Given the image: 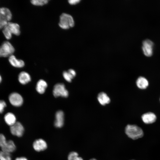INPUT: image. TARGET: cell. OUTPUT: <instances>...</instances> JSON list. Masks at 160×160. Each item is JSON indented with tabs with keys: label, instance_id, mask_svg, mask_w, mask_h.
<instances>
[{
	"label": "cell",
	"instance_id": "obj_1",
	"mask_svg": "<svg viewBox=\"0 0 160 160\" xmlns=\"http://www.w3.org/2000/svg\"><path fill=\"white\" fill-rule=\"evenodd\" d=\"M125 132L129 137L133 140L141 138L143 135L142 129L135 125H127L125 128Z\"/></svg>",
	"mask_w": 160,
	"mask_h": 160
},
{
	"label": "cell",
	"instance_id": "obj_2",
	"mask_svg": "<svg viewBox=\"0 0 160 160\" xmlns=\"http://www.w3.org/2000/svg\"><path fill=\"white\" fill-rule=\"evenodd\" d=\"M74 25V20L70 15L63 13L60 16L59 25L62 29H68L73 27Z\"/></svg>",
	"mask_w": 160,
	"mask_h": 160
},
{
	"label": "cell",
	"instance_id": "obj_3",
	"mask_svg": "<svg viewBox=\"0 0 160 160\" xmlns=\"http://www.w3.org/2000/svg\"><path fill=\"white\" fill-rule=\"evenodd\" d=\"M15 49L8 41H4L0 47V57H7L12 55Z\"/></svg>",
	"mask_w": 160,
	"mask_h": 160
},
{
	"label": "cell",
	"instance_id": "obj_4",
	"mask_svg": "<svg viewBox=\"0 0 160 160\" xmlns=\"http://www.w3.org/2000/svg\"><path fill=\"white\" fill-rule=\"evenodd\" d=\"M53 95L55 97L59 96L67 97L68 95V92L66 89L65 85L62 83L56 84L53 90Z\"/></svg>",
	"mask_w": 160,
	"mask_h": 160
},
{
	"label": "cell",
	"instance_id": "obj_5",
	"mask_svg": "<svg viewBox=\"0 0 160 160\" xmlns=\"http://www.w3.org/2000/svg\"><path fill=\"white\" fill-rule=\"evenodd\" d=\"M10 103L15 107L21 106L23 103V99L21 95L19 93L13 92L11 93L8 97Z\"/></svg>",
	"mask_w": 160,
	"mask_h": 160
},
{
	"label": "cell",
	"instance_id": "obj_6",
	"mask_svg": "<svg viewBox=\"0 0 160 160\" xmlns=\"http://www.w3.org/2000/svg\"><path fill=\"white\" fill-rule=\"evenodd\" d=\"M10 129L12 135L18 137L22 136L24 131V127L22 124L18 121L10 126Z\"/></svg>",
	"mask_w": 160,
	"mask_h": 160
},
{
	"label": "cell",
	"instance_id": "obj_7",
	"mask_svg": "<svg viewBox=\"0 0 160 160\" xmlns=\"http://www.w3.org/2000/svg\"><path fill=\"white\" fill-rule=\"evenodd\" d=\"M153 46V43L150 40L146 39L143 41L142 49L145 56L149 57L152 55Z\"/></svg>",
	"mask_w": 160,
	"mask_h": 160
},
{
	"label": "cell",
	"instance_id": "obj_8",
	"mask_svg": "<svg viewBox=\"0 0 160 160\" xmlns=\"http://www.w3.org/2000/svg\"><path fill=\"white\" fill-rule=\"evenodd\" d=\"M33 146L37 151H40L45 150L47 145L46 142L43 139L39 138L35 140L33 142Z\"/></svg>",
	"mask_w": 160,
	"mask_h": 160
},
{
	"label": "cell",
	"instance_id": "obj_9",
	"mask_svg": "<svg viewBox=\"0 0 160 160\" xmlns=\"http://www.w3.org/2000/svg\"><path fill=\"white\" fill-rule=\"evenodd\" d=\"M12 14L10 10L7 8H0V19L7 22L12 19Z\"/></svg>",
	"mask_w": 160,
	"mask_h": 160
},
{
	"label": "cell",
	"instance_id": "obj_10",
	"mask_svg": "<svg viewBox=\"0 0 160 160\" xmlns=\"http://www.w3.org/2000/svg\"><path fill=\"white\" fill-rule=\"evenodd\" d=\"M64 123V113L62 111H59L55 114L54 125L56 127L60 128L63 126Z\"/></svg>",
	"mask_w": 160,
	"mask_h": 160
},
{
	"label": "cell",
	"instance_id": "obj_11",
	"mask_svg": "<svg viewBox=\"0 0 160 160\" xmlns=\"http://www.w3.org/2000/svg\"><path fill=\"white\" fill-rule=\"evenodd\" d=\"M5 26L12 34L16 36H18L20 34V27L18 24L9 22Z\"/></svg>",
	"mask_w": 160,
	"mask_h": 160
},
{
	"label": "cell",
	"instance_id": "obj_12",
	"mask_svg": "<svg viewBox=\"0 0 160 160\" xmlns=\"http://www.w3.org/2000/svg\"><path fill=\"white\" fill-rule=\"evenodd\" d=\"M9 61L12 66L16 68H22L25 65L24 61L21 60L17 59L13 55H12L9 57Z\"/></svg>",
	"mask_w": 160,
	"mask_h": 160
},
{
	"label": "cell",
	"instance_id": "obj_13",
	"mask_svg": "<svg viewBox=\"0 0 160 160\" xmlns=\"http://www.w3.org/2000/svg\"><path fill=\"white\" fill-rule=\"evenodd\" d=\"M143 122L146 124L152 123L155 121L156 117L155 115L152 112H148L143 114L142 116Z\"/></svg>",
	"mask_w": 160,
	"mask_h": 160
},
{
	"label": "cell",
	"instance_id": "obj_14",
	"mask_svg": "<svg viewBox=\"0 0 160 160\" xmlns=\"http://www.w3.org/2000/svg\"><path fill=\"white\" fill-rule=\"evenodd\" d=\"M97 100L100 104L102 105L109 104L111 101L109 97L106 93L104 92H100L98 94Z\"/></svg>",
	"mask_w": 160,
	"mask_h": 160
},
{
	"label": "cell",
	"instance_id": "obj_15",
	"mask_svg": "<svg viewBox=\"0 0 160 160\" xmlns=\"http://www.w3.org/2000/svg\"><path fill=\"white\" fill-rule=\"evenodd\" d=\"M16 148L14 143L11 140L7 141L4 145L1 148L2 151L10 153L14 151Z\"/></svg>",
	"mask_w": 160,
	"mask_h": 160
},
{
	"label": "cell",
	"instance_id": "obj_16",
	"mask_svg": "<svg viewBox=\"0 0 160 160\" xmlns=\"http://www.w3.org/2000/svg\"><path fill=\"white\" fill-rule=\"evenodd\" d=\"M18 80L20 83L22 84H25L30 81L31 77L28 73L22 71L18 75Z\"/></svg>",
	"mask_w": 160,
	"mask_h": 160
},
{
	"label": "cell",
	"instance_id": "obj_17",
	"mask_svg": "<svg viewBox=\"0 0 160 160\" xmlns=\"http://www.w3.org/2000/svg\"><path fill=\"white\" fill-rule=\"evenodd\" d=\"M4 119L6 123L10 127L17 122L15 116L11 112L6 113L4 116Z\"/></svg>",
	"mask_w": 160,
	"mask_h": 160
},
{
	"label": "cell",
	"instance_id": "obj_18",
	"mask_svg": "<svg viewBox=\"0 0 160 160\" xmlns=\"http://www.w3.org/2000/svg\"><path fill=\"white\" fill-rule=\"evenodd\" d=\"M47 86L46 81L43 79H40L36 84V89L39 93L42 94L45 92Z\"/></svg>",
	"mask_w": 160,
	"mask_h": 160
},
{
	"label": "cell",
	"instance_id": "obj_19",
	"mask_svg": "<svg viewBox=\"0 0 160 160\" xmlns=\"http://www.w3.org/2000/svg\"><path fill=\"white\" fill-rule=\"evenodd\" d=\"M136 83L138 87L142 89H145L148 85V80L143 77H139L137 79Z\"/></svg>",
	"mask_w": 160,
	"mask_h": 160
},
{
	"label": "cell",
	"instance_id": "obj_20",
	"mask_svg": "<svg viewBox=\"0 0 160 160\" xmlns=\"http://www.w3.org/2000/svg\"><path fill=\"white\" fill-rule=\"evenodd\" d=\"M68 160H83V159L79 156L77 153L75 151L71 152L68 154Z\"/></svg>",
	"mask_w": 160,
	"mask_h": 160
},
{
	"label": "cell",
	"instance_id": "obj_21",
	"mask_svg": "<svg viewBox=\"0 0 160 160\" xmlns=\"http://www.w3.org/2000/svg\"><path fill=\"white\" fill-rule=\"evenodd\" d=\"M10 153L1 151H0V160H12Z\"/></svg>",
	"mask_w": 160,
	"mask_h": 160
},
{
	"label": "cell",
	"instance_id": "obj_22",
	"mask_svg": "<svg viewBox=\"0 0 160 160\" xmlns=\"http://www.w3.org/2000/svg\"><path fill=\"white\" fill-rule=\"evenodd\" d=\"M31 3L33 5L38 6H41L46 4L48 3L47 0H32Z\"/></svg>",
	"mask_w": 160,
	"mask_h": 160
},
{
	"label": "cell",
	"instance_id": "obj_23",
	"mask_svg": "<svg viewBox=\"0 0 160 160\" xmlns=\"http://www.w3.org/2000/svg\"><path fill=\"white\" fill-rule=\"evenodd\" d=\"M63 76L64 79L68 82H70L74 77L68 71H64L63 73Z\"/></svg>",
	"mask_w": 160,
	"mask_h": 160
},
{
	"label": "cell",
	"instance_id": "obj_24",
	"mask_svg": "<svg viewBox=\"0 0 160 160\" xmlns=\"http://www.w3.org/2000/svg\"><path fill=\"white\" fill-rule=\"evenodd\" d=\"M2 32L6 39H9L11 38L12 34L10 33L6 26L3 28Z\"/></svg>",
	"mask_w": 160,
	"mask_h": 160
},
{
	"label": "cell",
	"instance_id": "obj_25",
	"mask_svg": "<svg viewBox=\"0 0 160 160\" xmlns=\"http://www.w3.org/2000/svg\"><path fill=\"white\" fill-rule=\"evenodd\" d=\"M7 141L5 136L2 134H0V147H2L5 144Z\"/></svg>",
	"mask_w": 160,
	"mask_h": 160
},
{
	"label": "cell",
	"instance_id": "obj_26",
	"mask_svg": "<svg viewBox=\"0 0 160 160\" xmlns=\"http://www.w3.org/2000/svg\"><path fill=\"white\" fill-rule=\"evenodd\" d=\"M6 106L7 104L5 101L2 100H0V113H3Z\"/></svg>",
	"mask_w": 160,
	"mask_h": 160
},
{
	"label": "cell",
	"instance_id": "obj_27",
	"mask_svg": "<svg viewBox=\"0 0 160 160\" xmlns=\"http://www.w3.org/2000/svg\"><path fill=\"white\" fill-rule=\"evenodd\" d=\"M8 22L0 19V29L3 28Z\"/></svg>",
	"mask_w": 160,
	"mask_h": 160
},
{
	"label": "cell",
	"instance_id": "obj_28",
	"mask_svg": "<svg viewBox=\"0 0 160 160\" xmlns=\"http://www.w3.org/2000/svg\"><path fill=\"white\" fill-rule=\"evenodd\" d=\"M80 1L79 0H70L68 2L70 4L75 5L79 3Z\"/></svg>",
	"mask_w": 160,
	"mask_h": 160
},
{
	"label": "cell",
	"instance_id": "obj_29",
	"mask_svg": "<svg viewBox=\"0 0 160 160\" xmlns=\"http://www.w3.org/2000/svg\"><path fill=\"white\" fill-rule=\"evenodd\" d=\"M74 77L76 75V73L74 70L73 69H70L68 71Z\"/></svg>",
	"mask_w": 160,
	"mask_h": 160
},
{
	"label": "cell",
	"instance_id": "obj_30",
	"mask_svg": "<svg viewBox=\"0 0 160 160\" xmlns=\"http://www.w3.org/2000/svg\"><path fill=\"white\" fill-rule=\"evenodd\" d=\"M15 160H28V159L25 157H17L15 159Z\"/></svg>",
	"mask_w": 160,
	"mask_h": 160
},
{
	"label": "cell",
	"instance_id": "obj_31",
	"mask_svg": "<svg viewBox=\"0 0 160 160\" xmlns=\"http://www.w3.org/2000/svg\"><path fill=\"white\" fill-rule=\"evenodd\" d=\"M2 81V77L1 75L0 74V83H1Z\"/></svg>",
	"mask_w": 160,
	"mask_h": 160
},
{
	"label": "cell",
	"instance_id": "obj_32",
	"mask_svg": "<svg viewBox=\"0 0 160 160\" xmlns=\"http://www.w3.org/2000/svg\"><path fill=\"white\" fill-rule=\"evenodd\" d=\"M89 160H97L93 158V159H90Z\"/></svg>",
	"mask_w": 160,
	"mask_h": 160
},
{
	"label": "cell",
	"instance_id": "obj_33",
	"mask_svg": "<svg viewBox=\"0 0 160 160\" xmlns=\"http://www.w3.org/2000/svg\"></svg>",
	"mask_w": 160,
	"mask_h": 160
}]
</instances>
